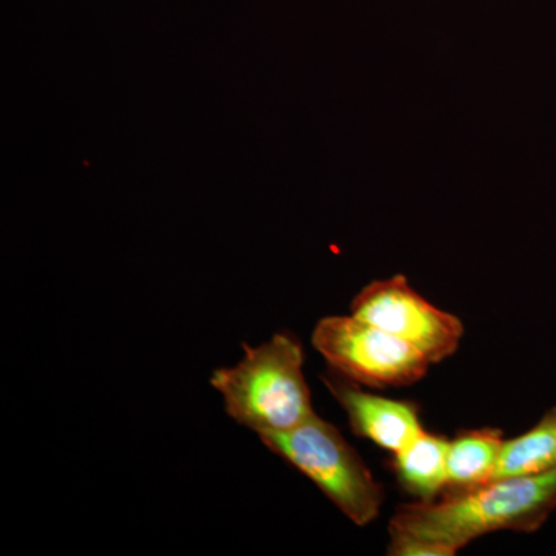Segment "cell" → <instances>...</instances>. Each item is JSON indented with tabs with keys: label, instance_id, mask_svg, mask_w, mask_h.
Returning a JSON list of instances; mask_svg holds the SVG:
<instances>
[{
	"label": "cell",
	"instance_id": "obj_5",
	"mask_svg": "<svg viewBox=\"0 0 556 556\" xmlns=\"http://www.w3.org/2000/svg\"><path fill=\"white\" fill-rule=\"evenodd\" d=\"M351 313L415 346L431 365L453 356L464 336L463 321L431 305L402 274L371 281L354 298Z\"/></svg>",
	"mask_w": 556,
	"mask_h": 556
},
{
	"label": "cell",
	"instance_id": "obj_4",
	"mask_svg": "<svg viewBox=\"0 0 556 556\" xmlns=\"http://www.w3.org/2000/svg\"><path fill=\"white\" fill-rule=\"evenodd\" d=\"M313 345L332 371L371 388L413 386L431 365L415 346L353 314L321 318Z\"/></svg>",
	"mask_w": 556,
	"mask_h": 556
},
{
	"label": "cell",
	"instance_id": "obj_3",
	"mask_svg": "<svg viewBox=\"0 0 556 556\" xmlns=\"http://www.w3.org/2000/svg\"><path fill=\"white\" fill-rule=\"evenodd\" d=\"M260 439L309 478L354 525L368 526L378 518L382 486L332 424L314 415L292 430Z\"/></svg>",
	"mask_w": 556,
	"mask_h": 556
},
{
	"label": "cell",
	"instance_id": "obj_9",
	"mask_svg": "<svg viewBox=\"0 0 556 556\" xmlns=\"http://www.w3.org/2000/svg\"><path fill=\"white\" fill-rule=\"evenodd\" d=\"M556 468V407L527 433L504 441L493 479L533 477Z\"/></svg>",
	"mask_w": 556,
	"mask_h": 556
},
{
	"label": "cell",
	"instance_id": "obj_7",
	"mask_svg": "<svg viewBox=\"0 0 556 556\" xmlns=\"http://www.w3.org/2000/svg\"><path fill=\"white\" fill-rule=\"evenodd\" d=\"M450 441L426 430L394 453L393 468L405 492L417 501L437 500L447 486V455Z\"/></svg>",
	"mask_w": 556,
	"mask_h": 556
},
{
	"label": "cell",
	"instance_id": "obj_1",
	"mask_svg": "<svg viewBox=\"0 0 556 556\" xmlns=\"http://www.w3.org/2000/svg\"><path fill=\"white\" fill-rule=\"evenodd\" d=\"M556 508V468L533 477L493 479L402 504L391 518L393 556H453L486 533H532Z\"/></svg>",
	"mask_w": 556,
	"mask_h": 556
},
{
	"label": "cell",
	"instance_id": "obj_8",
	"mask_svg": "<svg viewBox=\"0 0 556 556\" xmlns=\"http://www.w3.org/2000/svg\"><path fill=\"white\" fill-rule=\"evenodd\" d=\"M503 444V431L496 428L457 434L448 445L445 490L471 489L493 481Z\"/></svg>",
	"mask_w": 556,
	"mask_h": 556
},
{
	"label": "cell",
	"instance_id": "obj_6",
	"mask_svg": "<svg viewBox=\"0 0 556 556\" xmlns=\"http://www.w3.org/2000/svg\"><path fill=\"white\" fill-rule=\"evenodd\" d=\"M332 396L345 409L351 430L391 453L407 447L424 428L419 408L408 401H393L361 390L358 383L329 371L321 376Z\"/></svg>",
	"mask_w": 556,
	"mask_h": 556
},
{
	"label": "cell",
	"instance_id": "obj_2",
	"mask_svg": "<svg viewBox=\"0 0 556 556\" xmlns=\"http://www.w3.org/2000/svg\"><path fill=\"white\" fill-rule=\"evenodd\" d=\"M243 348V361L217 369L211 378L233 420L265 437L292 430L316 415L298 338L278 332L263 345Z\"/></svg>",
	"mask_w": 556,
	"mask_h": 556
}]
</instances>
